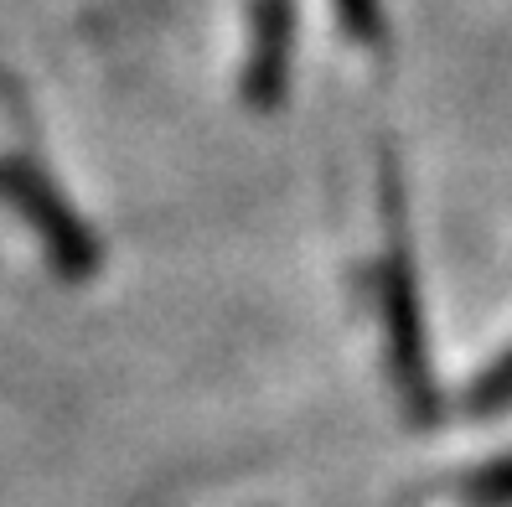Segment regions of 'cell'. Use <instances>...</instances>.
Returning a JSON list of instances; mask_svg holds the SVG:
<instances>
[{
  "mask_svg": "<svg viewBox=\"0 0 512 507\" xmlns=\"http://www.w3.org/2000/svg\"><path fill=\"white\" fill-rule=\"evenodd\" d=\"M0 202L16 207V213L32 223L37 244L47 249L52 270L63 275V280H94L99 259H104L99 238L78 223V213H73L63 197H57V187L47 182L37 166H26V161H0Z\"/></svg>",
  "mask_w": 512,
  "mask_h": 507,
  "instance_id": "6da1fadb",
  "label": "cell"
},
{
  "mask_svg": "<svg viewBox=\"0 0 512 507\" xmlns=\"http://www.w3.org/2000/svg\"><path fill=\"white\" fill-rule=\"evenodd\" d=\"M383 316H388V347H394V373L404 383V394L414 404H425L430 399V383H425V332H419V301H414L404 244L388 249V264H383Z\"/></svg>",
  "mask_w": 512,
  "mask_h": 507,
  "instance_id": "7a4b0ae2",
  "label": "cell"
},
{
  "mask_svg": "<svg viewBox=\"0 0 512 507\" xmlns=\"http://www.w3.org/2000/svg\"><path fill=\"white\" fill-rule=\"evenodd\" d=\"M290 32H295V0H254V42L244 68V99L254 109H275L285 94Z\"/></svg>",
  "mask_w": 512,
  "mask_h": 507,
  "instance_id": "3957f363",
  "label": "cell"
},
{
  "mask_svg": "<svg viewBox=\"0 0 512 507\" xmlns=\"http://www.w3.org/2000/svg\"><path fill=\"white\" fill-rule=\"evenodd\" d=\"M337 16H342V32L363 47H383L388 37V21H383V0H337Z\"/></svg>",
  "mask_w": 512,
  "mask_h": 507,
  "instance_id": "277c9868",
  "label": "cell"
},
{
  "mask_svg": "<svg viewBox=\"0 0 512 507\" xmlns=\"http://www.w3.org/2000/svg\"><path fill=\"white\" fill-rule=\"evenodd\" d=\"M512 404V352H502L497 363L471 383V409L492 414V409H507Z\"/></svg>",
  "mask_w": 512,
  "mask_h": 507,
  "instance_id": "5b68a950",
  "label": "cell"
},
{
  "mask_svg": "<svg viewBox=\"0 0 512 507\" xmlns=\"http://www.w3.org/2000/svg\"><path fill=\"white\" fill-rule=\"evenodd\" d=\"M471 497L476 502H512V461H497V466H487L471 482Z\"/></svg>",
  "mask_w": 512,
  "mask_h": 507,
  "instance_id": "8992f818",
  "label": "cell"
}]
</instances>
